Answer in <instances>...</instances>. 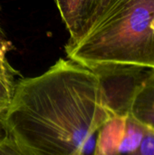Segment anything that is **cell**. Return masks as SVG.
<instances>
[{"label": "cell", "instance_id": "cell-1", "mask_svg": "<svg viewBox=\"0 0 154 155\" xmlns=\"http://www.w3.org/2000/svg\"><path fill=\"white\" fill-rule=\"evenodd\" d=\"M115 117L100 78L61 58L17 80L0 124L35 155H93L98 134Z\"/></svg>", "mask_w": 154, "mask_h": 155}, {"label": "cell", "instance_id": "cell-2", "mask_svg": "<svg viewBox=\"0 0 154 155\" xmlns=\"http://www.w3.org/2000/svg\"><path fill=\"white\" fill-rule=\"evenodd\" d=\"M67 59L96 75L154 68V0H98L83 35L65 45Z\"/></svg>", "mask_w": 154, "mask_h": 155}, {"label": "cell", "instance_id": "cell-3", "mask_svg": "<svg viewBox=\"0 0 154 155\" xmlns=\"http://www.w3.org/2000/svg\"><path fill=\"white\" fill-rule=\"evenodd\" d=\"M128 117L138 126L154 134V68L146 71L136 88Z\"/></svg>", "mask_w": 154, "mask_h": 155}, {"label": "cell", "instance_id": "cell-4", "mask_svg": "<svg viewBox=\"0 0 154 155\" xmlns=\"http://www.w3.org/2000/svg\"><path fill=\"white\" fill-rule=\"evenodd\" d=\"M98 0H59L55 2L69 33L67 43L76 41L84 32L97 6Z\"/></svg>", "mask_w": 154, "mask_h": 155}, {"label": "cell", "instance_id": "cell-5", "mask_svg": "<svg viewBox=\"0 0 154 155\" xmlns=\"http://www.w3.org/2000/svg\"><path fill=\"white\" fill-rule=\"evenodd\" d=\"M139 139H123L112 155H154V134L143 129Z\"/></svg>", "mask_w": 154, "mask_h": 155}, {"label": "cell", "instance_id": "cell-6", "mask_svg": "<svg viewBox=\"0 0 154 155\" xmlns=\"http://www.w3.org/2000/svg\"><path fill=\"white\" fill-rule=\"evenodd\" d=\"M11 43L9 41L1 43L0 42V78L8 84L15 85L17 80L15 76L17 75L16 71L9 64L6 54L10 49Z\"/></svg>", "mask_w": 154, "mask_h": 155}, {"label": "cell", "instance_id": "cell-7", "mask_svg": "<svg viewBox=\"0 0 154 155\" xmlns=\"http://www.w3.org/2000/svg\"><path fill=\"white\" fill-rule=\"evenodd\" d=\"M0 155H35L15 138L0 134Z\"/></svg>", "mask_w": 154, "mask_h": 155}, {"label": "cell", "instance_id": "cell-8", "mask_svg": "<svg viewBox=\"0 0 154 155\" xmlns=\"http://www.w3.org/2000/svg\"><path fill=\"white\" fill-rule=\"evenodd\" d=\"M15 85L0 78V115L6 110L13 96Z\"/></svg>", "mask_w": 154, "mask_h": 155}, {"label": "cell", "instance_id": "cell-9", "mask_svg": "<svg viewBox=\"0 0 154 155\" xmlns=\"http://www.w3.org/2000/svg\"><path fill=\"white\" fill-rule=\"evenodd\" d=\"M7 41H8V40L6 39L5 35V33H4V31H3L1 25H0V42H1V43H5V42H7Z\"/></svg>", "mask_w": 154, "mask_h": 155}, {"label": "cell", "instance_id": "cell-10", "mask_svg": "<svg viewBox=\"0 0 154 155\" xmlns=\"http://www.w3.org/2000/svg\"><path fill=\"white\" fill-rule=\"evenodd\" d=\"M0 117H1V115H0ZM0 131H1V124H0Z\"/></svg>", "mask_w": 154, "mask_h": 155}]
</instances>
